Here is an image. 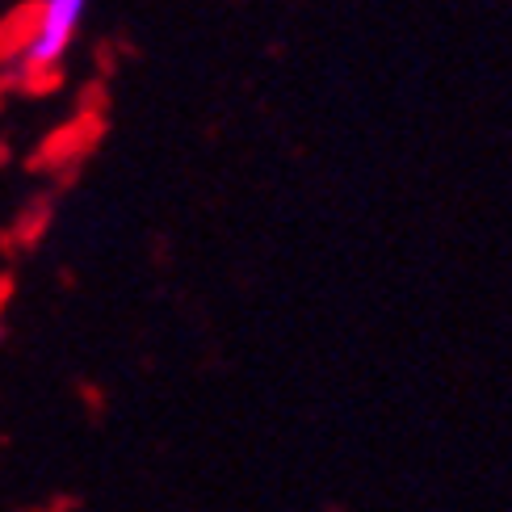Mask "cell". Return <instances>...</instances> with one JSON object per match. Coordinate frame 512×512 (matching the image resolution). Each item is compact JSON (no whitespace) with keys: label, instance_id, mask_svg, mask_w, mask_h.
<instances>
[{"label":"cell","instance_id":"1","mask_svg":"<svg viewBox=\"0 0 512 512\" xmlns=\"http://www.w3.org/2000/svg\"><path fill=\"white\" fill-rule=\"evenodd\" d=\"M84 13H89V0H42L34 30L26 38V47H21V68L26 72L59 68V59L68 55V47L76 42Z\"/></svg>","mask_w":512,"mask_h":512}]
</instances>
